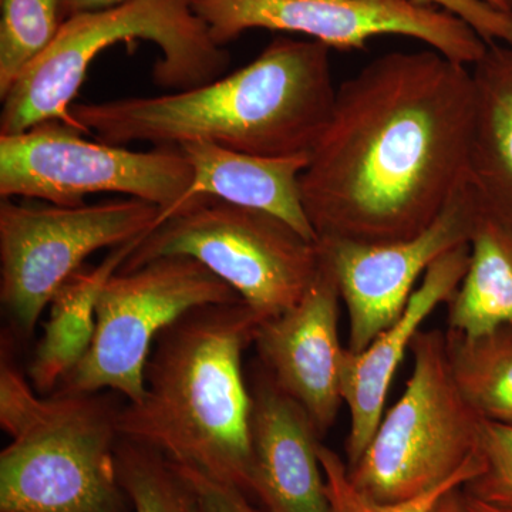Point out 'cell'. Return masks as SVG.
<instances>
[{
	"label": "cell",
	"mask_w": 512,
	"mask_h": 512,
	"mask_svg": "<svg viewBox=\"0 0 512 512\" xmlns=\"http://www.w3.org/2000/svg\"><path fill=\"white\" fill-rule=\"evenodd\" d=\"M471 67L434 49L376 57L336 92L299 178L318 239L417 237L470 180Z\"/></svg>",
	"instance_id": "obj_1"
},
{
	"label": "cell",
	"mask_w": 512,
	"mask_h": 512,
	"mask_svg": "<svg viewBox=\"0 0 512 512\" xmlns=\"http://www.w3.org/2000/svg\"><path fill=\"white\" fill-rule=\"evenodd\" d=\"M330 47L278 36L254 62L214 82L153 97L73 103L83 133L111 146L210 141L259 157L311 154L336 89Z\"/></svg>",
	"instance_id": "obj_2"
},
{
	"label": "cell",
	"mask_w": 512,
	"mask_h": 512,
	"mask_svg": "<svg viewBox=\"0 0 512 512\" xmlns=\"http://www.w3.org/2000/svg\"><path fill=\"white\" fill-rule=\"evenodd\" d=\"M262 322L241 299L198 306L164 329L147 362L143 397L120 407L121 439L254 497L242 355Z\"/></svg>",
	"instance_id": "obj_3"
},
{
	"label": "cell",
	"mask_w": 512,
	"mask_h": 512,
	"mask_svg": "<svg viewBox=\"0 0 512 512\" xmlns=\"http://www.w3.org/2000/svg\"><path fill=\"white\" fill-rule=\"evenodd\" d=\"M136 39L160 49L153 82L168 92L214 82L231 63L228 50L211 39L192 0H131L117 8L70 16L52 45L0 99V136L23 133L49 120L79 128L70 107L90 64L109 47Z\"/></svg>",
	"instance_id": "obj_4"
},
{
	"label": "cell",
	"mask_w": 512,
	"mask_h": 512,
	"mask_svg": "<svg viewBox=\"0 0 512 512\" xmlns=\"http://www.w3.org/2000/svg\"><path fill=\"white\" fill-rule=\"evenodd\" d=\"M413 372L362 457L348 467L352 483L383 504L413 500L458 477L483 471L485 420L458 387L446 332L417 333Z\"/></svg>",
	"instance_id": "obj_5"
},
{
	"label": "cell",
	"mask_w": 512,
	"mask_h": 512,
	"mask_svg": "<svg viewBox=\"0 0 512 512\" xmlns=\"http://www.w3.org/2000/svg\"><path fill=\"white\" fill-rule=\"evenodd\" d=\"M119 412L99 393L36 394L6 430L0 512H127L116 461Z\"/></svg>",
	"instance_id": "obj_6"
},
{
	"label": "cell",
	"mask_w": 512,
	"mask_h": 512,
	"mask_svg": "<svg viewBox=\"0 0 512 512\" xmlns=\"http://www.w3.org/2000/svg\"><path fill=\"white\" fill-rule=\"evenodd\" d=\"M175 255L197 259L264 320L301 301L322 261L319 242L288 222L211 197L194 198L171 212L141 239L119 271Z\"/></svg>",
	"instance_id": "obj_7"
},
{
	"label": "cell",
	"mask_w": 512,
	"mask_h": 512,
	"mask_svg": "<svg viewBox=\"0 0 512 512\" xmlns=\"http://www.w3.org/2000/svg\"><path fill=\"white\" fill-rule=\"evenodd\" d=\"M82 134L64 121L49 120L0 136L2 200L20 197L77 207L90 195L116 192L157 205L160 220L183 200L192 168L180 146L133 151Z\"/></svg>",
	"instance_id": "obj_8"
},
{
	"label": "cell",
	"mask_w": 512,
	"mask_h": 512,
	"mask_svg": "<svg viewBox=\"0 0 512 512\" xmlns=\"http://www.w3.org/2000/svg\"><path fill=\"white\" fill-rule=\"evenodd\" d=\"M161 210L128 198L77 207L0 202V302L25 336L55 293L100 249L143 238Z\"/></svg>",
	"instance_id": "obj_9"
},
{
	"label": "cell",
	"mask_w": 512,
	"mask_h": 512,
	"mask_svg": "<svg viewBox=\"0 0 512 512\" xmlns=\"http://www.w3.org/2000/svg\"><path fill=\"white\" fill-rule=\"evenodd\" d=\"M237 301L231 286L190 256H163L133 271H117L100 293L89 352L57 390L109 389L136 403L161 332L198 306Z\"/></svg>",
	"instance_id": "obj_10"
},
{
	"label": "cell",
	"mask_w": 512,
	"mask_h": 512,
	"mask_svg": "<svg viewBox=\"0 0 512 512\" xmlns=\"http://www.w3.org/2000/svg\"><path fill=\"white\" fill-rule=\"evenodd\" d=\"M192 5L221 47L252 29L301 33L339 50L362 49L377 36H404L471 67L488 46L464 20L416 0H192Z\"/></svg>",
	"instance_id": "obj_11"
},
{
	"label": "cell",
	"mask_w": 512,
	"mask_h": 512,
	"mask_svg": "<svg viewBox=\"0 0 512 512\" xmlns=\"http://www.w3.org/2000/svg\"><path fill=\"white\" fill-rule=\"evenodd\" d=\"M478 210L480 198L468 180L417 237L383 244L319 239L320 252L348 309L349 350L362 352L396 323L417 279L447 252L470 244Z\"/></svg>",
	"instance_id": "obj_12"
},
{
	"label": "cell",
	"mask_w": 512,
	"mask_h": 512,
	"mask_svg": "<svg viewBox=\"0 0 512 512\" xmlns=\"http://www.w3.org/2000/svg\"><path fill=\"white\" fill-rule=\"evenodd\" d=\"M340 301L335 275L322 256L318 275L301 301L264 320L254 340L259 365L279 389L301 404L320 437L332 429L343 404Z\"/></svg>",
	"instance_id": "obj_13"
},
{
	"label": "cell",
	"mask_w": 512,
	"mask_h": 512,
	"mask_svg": "<svg viewBox=\"0 0 512 512\" xmlns=\"http://www.w3.org/2000/svg\"><path fill=\"white\" fill-rule=\"evenodd\" d=\"M252 494L266 512H330L318 430L259 365L252 377Z\"/></svg>",
	"instance_id": "obj_14"
},
{
	"label": "cell",
	"mask_w": 512,
	"mask_h": 512,
	"mask_svg": "<svg viewBox=\"0 0 512 512\" xmlns=\"http://www.w3.org/2000/svg\"><path fill=\"white\" fill-rule=\"evenodd\" d=\"M470 262V244L460 245L437 259L423 275L403 315L365 350L343 349L340 360V393L350 413L346 464L353 467L375 436L393 377L414 338L431 313L450 301Z\"/></svg>",
	"instance_id": "obj_15"
},
{
	"label": "cell",
	"mask_w": 512,
	"mask_h": 512,
	"mask_svg": "<svg viewBox=\"0 0 512 512\" xmlns=\"http://www.w3.org/2000/svg\"><path fill=\"white\" fill-rule=\"evenodd\" d=\"M180 147L191 165L192 181L183 200L158 224L184 202L211 197L269 212L288 222L309 241H319L303 210L299 185V178L308 167L311 154L259 157L200 140L187 141Z\"/></svg>",
	"instance_id": "obj_16"
},
{
	"label": "cell",
	"mask_w": 512,
	"mask_h": 512,
	"mask_svg": "<svg viewBox=\"0 0 512 512\" xmlns=\"http://www.w3.org/2000/svg\"><path fill=\"white\" fill-rule=\"evenodd\" d=\"M471 73L476 123L470 181L481 204L512 228V45H488Z\"/></svg>",
	"instance_id": "obj_17"
},
{
	"label": "cell",
	"mask_w": 512,
	"mask_h": 512,
	"mask_svg": "<svg viewBox=\"0 0 512 512\" xmlns=\"http://www.w3.org/2000/svg\"><path fill=\"white\" fill-rule=\"evenodd\" d=\"M143 238L111 249L97 266H83L55 293L47 306L43 336L28 367L36 392H56L89 352L96 333L100 293Z\"/></svg>",
	"instance_id": "obj_18"
},
{
	"label": "cell",
	"mask_w": 512,
	"mask_h": 512,
	"mask_svg": "<svg viewBox=\"0 0 512 512\" xmlns=\"http://www.w3.org/2000/svg\"><path fill=\"white\" fill-rule=\"evenodd\" d=\"M446 305L448 329L468 338L512 326V228L481 201L466 275Z\"/></svg>",
	"instance_id": "obj_19"
},
{
	"label": "cell",
	"mask_w": 512,
	"mask_h": 512,
	"mask_svg": "<svg viewBox=\"0 0 512 512\" xmlns=\"http://www.w3.org/2000/svg\"><path fill=\"white\" fill-rule=\"evenodd\" d=\"M447 350L458 387L487 421L512 426V326L468 338L448 329Z\"/></svg>",
	"instance_id": "obj_20"
},
{
	"label": "cell",
	"mask_w": 512,
	"mask_h": 512,
	"mask_svg": "<svg viewBox=\"0 0 512 512\" xmlns=\"http://www.w3.org/2000/svg\"><path fill=\"white\" fill-rule=\"evenodd\" d=\"M64 20L60 0H0V99L52 45Z\"/></svg>",
	"instance_id": "obj_21"
},
{
	"label": "cell",
	"mask_w": 512,
	"mask_h": 512,
	"mask_svg": "<svg viewBox=\"0 0 512 512\" xmlns=\"http://www.w3.org/2000/svg\"><path fill=\"white\" fill-rule=\"evenodd\" d=\"M116 461L121 487L134 512L187 511L190 491L160 453L120 439Z\"/></svg>",
	"instance_id": "obj_22"
},
{
	"label": "cell",
	"mask_w": 512,
	"mask_h": 512,
	"mask_svg": "<svg viewBox=\"0 0 512 512\" xmlns=\"http://www.w3.org/2000/svg\"><path fill=\"white\" fill-rule=\"evenodd\" d=\"M320 463L326 480L330 512H430L441 495L451 488L463 487L470 477H458L450 483L441 485L430 493L420 495L413 500L397 504H383L362 493L349 477L348 464L332 448L320 446Z\"/></svg>",
	"instance_id": "obj_23"
},
{
	"label": "cell",
	"mask_w": 512,
	"mask_h": 512,
	"mask_svg": "<svg viewBox=\"0 0 512 512\" xmlns=\"http://www.w3.org/2000/svg\"><path fill=\"white\" fill-rule=\"evenodd\" d=\"M483 471L463 485L473 500L512 512V426L485 420L481 441Z\"/></svg>",
	"instance_id": "obj_24"
},
{
	"label": "cell",
	"mask_w": 512,
	"mask_h": 512,
	"mask_svg": "<svg viewBox=\"0 0 512 512\" xmlns=\"http://www.w3.org/2000/svg\"><path fill=\"white\" fill-rule=\"evenodd\" d=\"M453 13L464 20L488 45H512V12H504L485 0H416Z\"/></svg>",
	"instance_id": "obj_25"
},
{
	"label": "cell",
	"mask_w": 512,
	"mask_h": 512,
	"mask_svg": "<svg viewBox=\"0 0 512 512\" xmlns=\"http://www.w3.org/2000/svg\"><path fill=\"white\" fill-rule=\"evenodd\" d=\"M173 467L194 495L202 512H261L251 503V497L239 488L214 480L194 468L177 464H173Z\"/></svg>",
	"instance_id": "obj_26"
},
{
	"label": "cell",
	"mask_w": 512,
	"mask_h": 512,
	"mask_svg": "<svg viewBox=\"0 0 512 512\" xmlns=\"http://www.w3.org/2000/svg\"><path fill=\"white\" fill-rule=\"evenodd\" d=\"M60 2H62L64 19H67L70 16L80 15V13L117 8L131 0H60Z\"/></svg>",
	"instance_id": "obj_27"
},
{
	"label": "cell",
	"mask_w": 512,
	"mask_h": 512,
	"mask_svg": "<svg viewBox=\"0 0 512 512\" xmlns=\"http://www.w3.org/2000/svg\"><path fill=\"white\" fill-rule=\"evenodd\" d=\"M430 512H470L463 487L451 488L446 494L441 495Z\"/></svg>",
	"instance_id": "obj_28"
},
{
	"label": "cell",
	"mask_w": 512,
	"mask_h": 512,
	"mask_svg": "<svg viewBox=\"0 0 512 512\" xmlns=\"http://www.w3.org/2000/svg\"><path fill=\"white\" fill-rule=\"evenodd\" d=\"M468 510L470 512H503L497 510V508L490 507V505L481 503V501L473 500V498L467 497Z\"/></svg>",
	"instance_id": "obj_29"
},
{
	"label": "cell",
	"mask_w": 512,
	"mask_h": 512,
	"mask_svg": "<svg viewBox=\"0 0 512 512\" xmlns=\"http://www.w3.org/2000/svg\"><path fill=\"white\" fill-rule=\"evenodd\" d=\"M485 2L504 12H512V0H485Z\"/></svg>",
	"instance_id": "obj_30"
},
{
	"label": "cell",
	"mask_w": 512,
	"mask_h": 512,
	"mask_svg": "<svg viewBox=\"0 0 512 512\" xmlns=\"http://www.w3.org/2000/svg\"><path fill=\"white\" fill-rule=\"evenodd\" d=\"M185 512H202L200 505H198L197 500H195L194 495H192L191 491L190 498H188L187 511Z\"/></svg>",
	"instance_id": "obj_31"
}]
</instances>
